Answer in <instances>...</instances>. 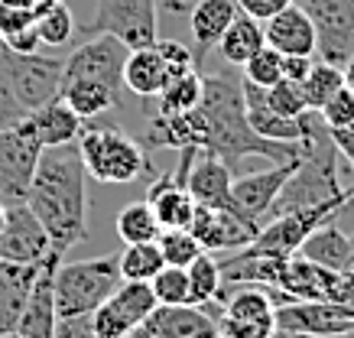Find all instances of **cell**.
<instances>
[{"label":"cell","instance_id":"cell-49","mask_svg":"<svg viewBox=\"0 0 354 338\" xmlns=\"http://www.w3.org/2000/svg\"><path fill=\"white\" fill-rule=\"evenodd\" d=\"M328 137H332L338 156H344L348 166L354 169V124H348V127H335V131H328Z\"/></svg>","mask_w":354,"mask_h":338},{"label":"cell","instance_id":"cell-47","mask_svg":"<svg viewBox=\"0 0 354 338\" xmlns=\"http://www.w3.org/2000/svg\"><path fill=\"white\" fill-rule=\"evenodd\" d=\"M53 338H97L91 328V316H72V319H59L55 322V335Z\"/></svg>","mask_w":354,"mask_h":338},{"label":"cell","instance_id":"cell-14","mask_svg":"<svg viewBox=\"0 0 354 338\" xmlns=\"http://www.w3.org/2000/svg\"><path fill=\"white\" fill-rule=\"evenodd\" d=\"M202 251L208 254H221V251H241L250 241L257 238L260 225L257 221L237 215L234 208H215V205H195L192 225H189Z\"/></svg>","mask_w":354,"mask_h":338},{"label":"cell","instance_id":"cell-6","mask_svg":"<svg viewBox=\"0 0 354 338\" xmlns=\"http://www.w3.org/2000/svg\"><path fill=\"white\" fill-rule=\"evenodd\" d=\"M315 26V59L344 68L354 55V0H296Z\"/></svg>","mask_w":354,"mask_h":338},{"label":"cell","instance_id":"cell-50","mask_svg":"<svg viewBox=\"0 0 354 338\" xmlns=\"http://www.w3.org/2000/svg\"><path fill=\"white\" fill-rule=\"evenodd\" d=\"M7 3H13V7H20V10H26L32 17V20H39L49 7H55L59 0H7Z\"/></svg>","mask_w":354,"mask_h":338},{"label":"cell","instance_id":"cell-40","mask_svg":"<svg viewBox=\"0 0 354 338\" xmlns=\"http://www.w3.org/2000/svg\"><path fill=\"white\" fill-rule=\"evenodd\" d=\"M319 118H322V124L328 127V131L354 124V91H351V88H348V85L338 88L332 98H328V101L322 104Z\"/></svg>","mask_w":354,"mask_h":338},{"label":"cell","instance_id":"cell-4","mask_svg":"<svg viewBox=\"0 0 354 338\" xmlns=\"http://www.w3.org/2000/svg\"><path fill=\"white\" fill-rule=\"evenodd\" d=\"M55 312L59 319L91 316L120 286V263L118 254L91 257V261H72L55 267Z\"/></svg>","mask_w":354,"mask_h":338},{"label":"cell","instance_id":"cell-36","mask_svg":"<svg viewBox=\"0 0 354 338\" xmlns=\"http://www.w3.org/2000/svg\"><path fill=\"white\" fill-rule=\"evenodd\" d=\"M36 33H39L43 46L59 49V46L72 43V36H75V17H72V10L59 0L55 7H49V10L36 20Z\"/></svg>","mask_w":354,"mask_h":338},{"label":"cell","instance_id":"cell-25","mask_svg":"<svg viewBox=\"0 0 354 338\" xmlns=\"http://www.w3.org/2000/svg\"><path fill=\"white\" fill-rule=\"evenodd\" d=\"M169 78V66L162 62V55L156 46H140V49H130L127 62H124V88L137 98L150 101L156 98Z\"/></svg>","mask_w":354,"mask_h":338},{"label":"cell","instance_id":"cell-24","mask_svg":"<svg viewBox=\"0 0 354 338\" xmlns=\"http://www.w3.org/2000/svg\"><path fill=\"white\" fill-rule=\"evenodd\" d=\"M147 202H150L153 215L160 221V228H189L195 215V198L189 196V189L176 182L172 173H162L160 179H153V186L147 189Z\"/></svg>","mask_w":354,"mask_h":338},{"label":"cell","instance_id":"cell-15","mask_svg":"<svg viewBox=\"0 0 354 338\" xmlns=\"http://www.w3.org/2000/svg\"><path fill=\"white\" fill-rule=\"evenodd\" d=\"M49 254V234L43 221L32 215L26 202L7 205V221L0 231V261L13 263H39Z\"/></svg>","mask_w":354,"mask_h":338},{"label":"cell","instance_id":"cell-46","mask_svg":"<svg viewBox=\"0 0 354 338\" xmlns=\"http://www.w3.org/2000/svg\"><path fill=\"white\" fill-rule=\"evenodd\" d=\"M0 43L7 46L10 53H17V55H30V53H39L43 39H39V33H36V23H32V26H26V30H20V33L0 39Z\"/></svg>","mask_w":354,"mask_h":338},{"label":"cell","instance_id":"cell-13","mask_svg":"<svg viewBox=\"0 0 354 338\" xmlns=\"http://www.w3.org/2000/svg\"><path fill=\"white\" fill-rule=\"evenodd\" d=\"M299 160H290V163H270V169H260V173L241 176L231 182V208L244 218L257 221L260 228L270 221V212L277 205L283 186L290 182L292 169H296Z\"/></svg>","mask_w":354,"mask_h":338},{"label":"cell","instance_id":"cell-45","mask_svg":"<svg viewBox=\"0 0 354 338\" xmlns=\"http://www.w3.org/2000/svg\"><path fill=\"white\" fill-rule=\"evenodd\" d=\"M237 10L247 13V17H254V20L267 23L273 13H279L283 7H290L292 0H234Z\"/></svg>","mask_w":354,"mask_h":338},{"label":"cell","instance_id":"cell-37","mask_svg":"<svg viewBox=\"0 0 354 338\" xmlns=\"http://www.w3.org/2000/svg\"><path fill=\"white\" fill-rule=\"evenodd\" d=\"M150 290L156 296V306H183L192 303L189 296V276H185V267H162L156 276L150 280Z\"/></svg>","mask_w":354,"mask_h":338},{"label":"cell","instance_id":"cell-32","mask_svg":"<svg viewBox=\"0 0 354 338\" xmlns=\"http://www.w3.org/2000/svg\"><path fill=\"white\" fill-rule=\"evenodd\" d=\"M160 221L153 215L150 202H130V205L120 208L118 215V238L124 244H143V241H156L160 238Z\"/></svg>","mask_w":354,"mask_h":338},{"label":"cell","instance_id":"cell-9","mask_svg":"<svg viewBox=\"0 0 354 338\" xmlns=\"http://www.w3.org/2000/svg\"><path fill=\"white\" fill-rule=\"evenodd\" d=\"M153 309H156V296L150 283L120 280L118 290L91 312V328L97 338H130Z\"/></svg>","mask_w":354,"mask_h":338},{"label":"cell","instance_id":"cell-42","mask_svg":"<svg viewBox=\"0 0 354 338\" xmlns=\"http://www.w3.org/2000/svg\"><path fill=\"white\" fill-rule=\"evenodd\" d=\"M156 49H160L162 62L169 66V75L172 72H183V68H198V53L189 49L185 43H176V39H156Z\"/></svg>","mask_w":354,"mask_h":338},{"label":"cell","instance_id":"cell-26","mask_svg":"<svg viewBox=\"0 0 354 338\" xmlns=\"http://www.w3.org/2000/svg\"><path fill=\"white\" fill-rule=\"evenodd\" d=\"M234 17H237L234 0H198L192 10H189V30H192L198 59L208 49H215L218 39L225 36V30L234 23Z\"/></svg>","mask_w":354,"mask_h":338},{"label":"cell","instance_id":"cell-44","mask_svg":"<svg viewBox=\"0 0 354 338\" xmlns=\"http://www.w3.org/2000/svg\"><path fill=\"white\" fill-rule=\"evenodd\" d=\"M32 23L36 20H32L26 10L13 7V3H7V0H0V39L20 33V30H26V26H32Z\"/></svg>","mask_w":354,"mask_h":338},{"label":"cell","instance_id":"cell-20","mask_svg":"<svg viewBox=\"0 0 354 338\" xmlns=\"http://www.w3.org/2000/svg\"><path fill=\"white\" fill-rule=\"evenodd\" d=\"M263 36L279 55H315V26L296 0L263 23Z\"/></svg>","mask_w":354,"mask_h":338},{"label":"cell","instance_id":"cell-48","mask_svg":"<svg viewBox=\"0 0 354 338\" xmlns=\"http://www.w3.org/2000/svg\"><path fill=\"white\" fill-rule=\"evenodd\" d=\"M312 62H315V55H283V78L302 82L312 72Z\"/></svg>","mask_w":354,"mask_h":338},{"label":"cell","instance_id":"cell-5","mask_svg":"<svg viewBox=\"0 0 354 338\" xmlns=\"http://www.w3.org/2000/svg\"><path fill=\"white\" fill-rule=\"evenodd\" d=\"M351 198V189L344 196L332 198V202H322V205H312V208H296V212H283V215H273V218L257 231V238L250 241V247L267 254H279V257H292L299 251V244L309 238L312 231L332 221L338 212H344Z\"/></svg>","mask_w":354,"mask_h":338},{"label":"cell","instance_id":"cell-2","mask_svg":"<svg viewBox=\"0 0 354 338\" xmlns=\"http://www.w3.org/2000/svg\"><path fill=\"white\" fill-rule=\"evenodd\" d=\"M198 111L205 118V150L218 160H225L234 169L244 156H263L270 163H290L302 156V143H279L254 133L244 114V91L241 78L225 72H212L205 78Z\"/></svg>","mask_w":354,"mask_h":338},{"label":"cell","instance_id":"cell-22","mask_svg":"<svg viewBox=\"0 0 354 338\" xmlns=\"http://www.w3.org/2000/svg\"><path fill=\"white\" fill-rule=\"evenodd\" d=\"M147 147L156 150H205V118L192 108L185 114H156L147 124Z\"/></svg>","mask_w":354,"mask_h":338},{"label":"cell","instance_id":"cell-51","mask_svg":"<svg viewBox=\"0 0 354 338\" xmlns=\"http://www.w3.org/2000/svg\"><path fill=\"white\" fill-rule=\"evenodd\" d=\"M198 0H156V10H166V13H172V17H189V10H192Z\"/></svg>","mask_w":354,"mask_h":338},{"label":"cell","instance_id":"cell-10","mask_svg":"<svg viewBox=\"0 0 354 338\" xmlns=\"http://www.w3.org/2000/svg\"><path fill=\"white\" fill-rule=\"evenodd\" d=\"M273 322L279 332L332 338L354 328V306L335 299H286L273 309Z\"/></svg>","mask_w":354,"mask_h":338},{"label":"cell","instance_id":"cell-31","mask_svg":"<svg viewBox=\"0 0 354 338\" xmlns=\"http://www.w3.org/2000/svg\"><path fill=\"white\" fill-rule=\"evenodd\" d=\"M118 263H120V280H133V283H150L153 276L166 267L156 241L124 244V251L118 254Z\"/></svg>","mask_w":354,"mask_h":338},{"label":"cell","instance_id":"cell-28","mask_svg":"<svg viewBox=\"0 0 354 338\" xmlns=\"http://www.w3.org/2000/svg\"><path fill=\"white\" fill-rule=\"evenodd\" d=\"M218 303L225 309V319H237V322H273V309L277 299L263 286H231L218 293Z\"/></svg>","mask_w":354,"mask_h":338},{"label":"cell","instance_id":"cell-16","mask_svg":"<svg viewBox=\"0 0 354 338\" xmlns=\"http://www.w3.org/2000/svg\"><path fill=\"white\" fill-rule=\"evenodd\" d=\"M62 254L49 251L39 263V273H36V283L30 290V299L23 306V316L17 322V332L13 335L20 338H53L55 335V322H59V312H55V267L62 263Z\"/></svg>","mask_w":354,"mask_h":338},{"label":"cell","instance_id":"cell-21","mask_svg":"<svg viewBox=\"0 0 354 338\" xmlns=\"http://www.w3.org/2000/svg\"><path fill=\"white\" fill-rule=\"evenodd\" d=\"M231 182L234 173L225 160H218L212 153H195L192 166L185 173V189L195 198V205H215V208H227L231 205Z\"/></svg>","mask_w":354,"mask_h":338},{"label":"cell","instance_id":"cell-41","mask_svg":"<svg viewBox=\"0 0 354 338\" xmlns=\"http://www.w3.org/2000/svg\"><path fill=\"white\" fill-rule=\"evenodd\" d=\"M3 59H7V46L0 43V131H3V127H13L17 120L26 118V108L17 101V95H13V88H10Z\"/></svg>","mask_w":354,"mask_h":338},{"label":"cell","instance_id":"cell-18","mask_svg":"<svg viewBox=\"0 0 354 338\" xmlns=\"http://www.w3.org/2000/svg\"><path fill=\"white\" fill-rule=\"evenodd\" d=\"M20 124L26 127V133H30L43 150L62 147V143H75L78 137H82V127H85V120L78 118L59 95H55L53 101L39 104V108L26 111V118H23Z\"/></svg>","mask_w":354,"mask_h":338},{"label":"cell","instance_id":"cell-11","mask_svg":"<svg viewBox=\"0 0 354 338\" xmlns=\"http://www.w3.org/2000/svg\"><path fill=\"white\" fill-rule=\"evenodd\" d=\"M43 147L32 140L20 120L13 127L0 131V202L3 205H20L26 202L32 173L39 163Z\"/></svg>","mask_w":354,"mask_h":338},{"label":"cell","instance_id":"cell-30","mask_svg":"<svg viewBox=\"0 0 354 338\" xmlns=\"http://www.w3.org/2000/svg\"><path fill=\"white\" fill-rule=\"evenodd\" d=\"M202 88H205V75L198 68H183V72H172L166 78L162 91L156 95L160 108L156 114H185V111L198 108L202 101Z\"/></svg>","mask_w":354,"mask_h":338},{"label":"cell","instance_id":"cell-56","mask_svg":"<svg viewBox=\"0 0 354 338\" xmlns=\"http://www.w3.org/2000/svg\"><path fill=\"white\" fill-rule=\"evenodd\" d=\"M13 338H20V335H13Z\"/></svg>","mask_w":354,"mask_h":338},{"label":"cell","instance_id":"cell-8","mask_svg":"<svg viewBox=\"0 0 354 338\" xmlns=\"http://www.w3.org/2000/svg\"><path fill=\"white\" fill-rule=\"evenodd\" d=\"M127 46L111 33L82 36V43L68 53L62 62V85L75 78H95L111 88L124 91V62H127Z\"/></svg>","mask_w":354,"mask_h":338},{"label":"cell","instance_id":"cell-33","mask_svg":"<svg viewBox=\"0 0 354 338\" xmlns=\"http://www.w3.org/2000/svg\"><path fill=\"white\" fill-rule=\"evenodd\" d=\"M185 276H189V296H192L195 306H205V303H212V299H218V293H221V270H218L215 254L202 251L185 267Z\"/></svg>","mask_w":354,"mask_h":338},{"label":"cell","instance_id":"cell-52","mask_svg":"<svg viewBox=\"0 0 354 338\" xmlns=\"http://www.w3.org/2000/svg\"><path fill=\"white\" fill-rule=\"evenodd\" d=\"M342 75H344V85H348V88H351V91H354V55H351V59H348V62H344Z\"/></svg>","mask_w":354,"mask_h":338},{"label":"cell","instance_id":"cell-19","mask_svg":"<svg viewBox=\"0 0 354 338\" xmlns=\"http://www.w3.org/2000/svg\"><path fill=\"white\" fill-rule=\"evenodd\" d=\"M241 91H244V114L247 124L254 127V133L267 137V140H279V143H302L306 140V114L299 120L283 118L279 111L270 108L267 91L257 88L254 82L241 78Z\"/></svg>","mask_w":354,"mask_h":338},{"label":"cell","instance_id":"cell-43","mask_svg":"<svg viewBox=\"0 0 354 338\" xmlns=\"http://www.w3.org/2000/svg\"><path fill=\"white\" fill-rule=\"evenodd\" d=\"M277 335V322H237L225 319L218 322V338H273Z\"/></svg>","mask_w":354,"mask_h":338},{"label":"cell","instance_id":"cell-54","mask_svg":"<svg viewBox=\"0 0 354 338\" xmlns=\"http://www.w3.org/2000/svg\"><path fill=\"white\" fill-rule=\"evenodd\" d=\"M332 338H354V328H348V332H338V335H332Z\"/></svg>","mask_w":354,"mask_h":338},{"label":"cell","instance_id":"cell-35","mask_svg":"<svg viewBox=\"0 0 354 338\" xmlns=\"http://www.w3.org/2000/svg\"><path fill=\"white\" fill-rule=\"evenodd\" d=\"M162 251V261L169 263V267H189V263L202 254V244L195 238L189 228H166L160 231V238H156Z\"/></svg>","mask_w":354,"mask_h":338},{"label":"cell","instance_id":"cell-1","mask_svg":"<svg viewBox=\"0 0 354 338\" xmlns=\"http://www.w3.org/2000/svg\"><path fill=\"white\" fill-rule=\"evenodd\" d=\"M26 205L43 221L49 251L65 257L88 238V173L78 153V140L39 153Z\"/></svg>","mask_w":354,"mask_h":338},{"label":"cell","instance_id":"cell-38","mask_svg":"<svg viewBox=\"0 0 354 338\" xmlns=\"http://www.w3.org/2000/svg\"><path fill=\"white\" fill-rule=\"evenodd\" d=\"M241 68H244L247 82H254L257 88H273L279 78H283V55H279L277 49L263 46V49L250 55Z\"/></svg>","mask_w":354,"mask_h":338},{"label":"cell","instance_id":"cell-7","mask_svg":"<svg viewBox=\"0 0 354 338\" xmlns=\"http://www.w3.org/2000/svg\"><path fill=\"white\" fill-rule=\"evenodd\" d=\"M156 0H97V10L82 36L111 33L127 49L156 43Z\"/></svg>","mask_w":354,"mask_h":338},{"label":"cell","instance_id":"cell-53","mask_svg":"<svg viewBox=\"0 0 354 338\" xmlns=\"http://www.w3.org/2000/svg\"><path fill=\"white\" fill-rule=\"evenodd\" d=\"M3 221H7V205L0 202V231H3Z\"/></svg>","mask_w":354,"mask_h":338},{"label":"cell","instance_id":"cell-27","mask_svg":"<svg viewBox=\"0 0 354 338\" xmlns=\"http://www.w3.org/2000/svg\"><path fill=\"white\" fill-rule=\"evenodd\" d=\"M59 98L82 120H91V118H104L108 111L118 108L120 88H111L104 82H95V78H75V82H65L59 88Z\"/></svg>","mask_w":354,"mask_h":338},{"label":"cell","instance_id":"cell-29","mask_svg":"<svg viewBox=\"0 0 354 338\" xmlns=\"http://www.w3.org/2000/svg\"><path fill=\"white\" fill-rule=\"evenodd\" d=\"M263 46H267L263 23L237 10L234 23H231V26L225 30V36L218 39L215 49L225 55V62H231V66H244L247 59H250L254 53H260Z\"/></svg>","mask_w":354,"mask_h":338},{"label":"cell","instance_id":"cell-3","mask_svg":"<svg viewBox=\"0 0 354 338\" xmlns=\"http://www.w3.org/2000/svg\"><path fill=\"white\" fill-rule=\"evenodd\" d=\"M78 153L85 163L88 179L108 182V186H127L137 176L150 173V156L130 133H124L114 120L91 118L82 127Z\"/></svg>","mask_w":354,"mask_h":338},{"label":"cell","instance_id":"cell-12","mask_svg":"<svg viewBox=\"0 0 354 338\" xmlns=\"http://www.w3.org/2000/svg\"><path fill=\"white\" fill-rule=\"evenodd\" d=\"M62 62L65 59H55V55H39V53L17 55L7 49L3 68H7L13 95H17L23 108L32 111L59 95V88H62Z\"/></svg>","mask_w":354,"mask_h":338},{"label":"cell","instance_id":"cell-34","mask_svg":"<svg viewBox=\"0 0 354 338\" xmlns=\"http://www.w3.org/2000/svg\"><path fill=\"white\" fill-rule=\"evenodd\" d=\"M302 85V95H306V104L309 111H322V104L332 98L335 91L344 85V75L338 66H328V62H312V72L299 82Z\"/></svg>","mask_w":354,"mask_h":338},{"label":"cell","instance_id":"cell-17","mask_svg":"<svg viewBox=\"0 0 354 338\" xmlns=\"http://www.w3.org/2000/svg\"><path fill=\"white\" fill-rule=\"evenodd\" d=\"M140 328L153 338H218V319L212 309L195 303L156 306Z\"/></svg>","mask_w":354,"mask_h":338},{"label":"cell","instance_id":"cell-55","mask_svg":"<svg viewBox=\"0 0 354 338\" xmlns=\"http://www.w3.org/2000/svg\"><path fill=\"white\" fill-rule=\"evenodd\" d=\"M344 208H354V189H351V198H348V205Z\"/></svg>","mask_w":354,"mask_h":338},{"label":"cell","instance_id":"cell-23","mask_svg":"<svg viewBox=\"0 0 354 338\" xmlns=\"http://www.w3.org/2000/svg\"><path fill=\"white\" fill-rule=\"evenodd\" d=\"M39 263L0 261V332H3V335H13V332H17L23 306H26L30 290H32V283H36Z\"/></svg>","mask_w":354,"mask_h":338},{"label":"cell","instance_id":"cell-39","mask_svg":"<svg viewBox=\"0 0 354 338\" xmlns=\"http://www.w3.org/2000/svg\"><path fill=\"white\" fill-rule=\"evenodd\" d=\"M267 91V101L270 108L279 111L283 118L290 120H299L306 111H309V104H306V95H302V85L299 82H290V78H279L273 88H263Z\"/></svg>","mask_w":354,"mask_h":338}]
</instances>
